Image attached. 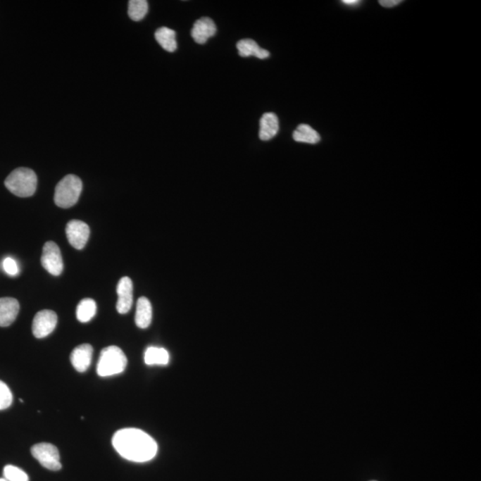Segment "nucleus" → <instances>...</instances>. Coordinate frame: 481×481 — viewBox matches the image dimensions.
I'll return each mask as SVG.
<instances>
[{
    "instance_id": "nucleus-1",
    "label": "nucleus",
    "mask_w": 481,
    "mask_h": 481,
    "mask_svg": "<svg viewBox=\"0 0 481 481\" xmlns=\"http://www.w3.org/2000/svg\"><path fill=\"white\" fill-rule=\"evenodd\" d=\"M113 446L120 456L136 463H144L154 458L158 446L152 437L139 429L118 430L113 438Z\"/></svg>"
},
{
    "instance_id": "nucleus-2",
    "label": "nucleus",
    "mask_w": 481,
    "mask_h": 481,
    "mask_svg": "<svg viewBox=\"0 0 481 481\" xmlns=\"http://www.w3.org/2000/svg\"><path fill=\"white\" fill-rule=\"evenodd\" d=\"M38 184L37 175L28 168H18L9 174L5 186L12 194L18 197H30L35 194Z\"/></svg>"
},
{
    "instance_id": "nucleus-3",
    "label": "nucleus",
    "mask_w": 481,
    "mask_h": 481,
    "mask_svg": "<svg viewBox=\"0 0 481 481\" xmlns=\"http://www.w3.org/2000/svg\"><path fill=\"white\" fill-rule=\"evenodd\" d=\"M127 364V356L122 349L116 346H109L100 353L97 375L101 377L119 375L126 369Z\"/></svg>"
},
{
    "instance_id": "nucleus-4",
    "label": "nucleus",
    "mask_w": 481,
    "mask_h": 481,
    "mask_svg": "<svg viewBox=\"0 0 481 481\" xmlns=\"http://www.w3.org/2000/svg\"><path fill=\"white\" fill-rule=\"evenodd\" d=\"M82 192V182L75 175H67L56 187L55 203L57 206L68 208L74 206Z\"/></svg>"
},
{
    "instance_id": "nucleus-5",
    "label": "nucleus",
    "mask_w": 481,
    "mask_h": 481,
    "mask_svg": "<svg viewBox=\"0 0 481 481\" xmlns=\"http://www.w3.org/2000/svg\"><path fill=\"white\" fill-rule=\"evenodd\" d=\"M32 454L43 467L50 470L62 468L60 454L56 446L50 443H39L32 447Z\"/></svg>"
},
{
    "instance_id": "nucleus-6",
    "label": "nucleus",
    "mask_w": 481,
    "mask_h": 481,
    "mask_svg": "<svg viewBox=\"0 0 481 481\" xmlns=\"http://www.w3.org/2000/svg\"><path fill=\"white\" fill-rule=\"evenodd\" d=\"M42 264L43 268L52 275H60L63 269L61 251L58 245L54 242H48L44 244Z\"/></svg>"
},
{
    "instance_id": "nucleus-7",
    "label": "nucleus",
    "mask_w": 481,
    "mask_h": 481,
    "mask_svg": "<svg viewBox=\"0 0 481 481\" xmlns=\"http://www.w3.org/2000/svg\"><path fill=\"white\" fill-rule=\"evenodd\" d=\"M57 325V315L52 311H42L37 313L32 323V332L36 338L42 339L49 336Z\"/></svg>"
},
{
    "instance_id": "nucleus-8",
    "label": "nucleus",
    "mask_w": 481,
    "mask_h": 481,
    "mask_svg": "<svg viewBox=\"0 0 481 481\" xmlns=\"http://www.w3.org/2000/svg\"><path fill=\"white\" fill-rule=\"evenodd\" d=\"M90 230L85 222L80 220L70 221L66 225V237L69 243L77 250H82L89 240Z\"/></svg>"
},
{
    "instance_id": "nucleus-9",
    "label": "nucleus",
    "mask_w": 481,
    "mask_h": 481,
    "mask_svg": "<svg viewBox=\"0 0 481 481\" xmlns=\"http://www.w3.org/2000/svg\"><path fill=\"white\" fill-rule=\"evenodd\" d=\"M117 294V311L120 314H127L133 304V282L130 277H123L118 282Z\"/></svg>"
},
{
    "instance_id": "nucleus-10",
    "label": "nucleus",
    "mask_w": 481,
    "mask_h": 481,
    "mask_svg": "<svg viewBox=\"0 0 481 481\" xmlns=\"http://www.w3.org/2000/svg\"><path fill=\"white\" fill-rule=\"evenodd\" d=\"M216 32L217 27L213 20L208 18H201L194 23L191 31V36L195 42L204 45L208 39L213 38Z\"/></svg>"
},
{
    "instance_id": "nucleus-11",
    "label": "nucleus",
    "mask_w": 481,
    "mask_h": 481,
    "mask_svg": "<svg viewBox=\"0 0 481 481\" xmlns=\"http://www.w3.org/2000/svg\"><path fill=\"white\" fill-rule=\"evenodd\" d=\"M93 347L89 344H82L73 349L70 354V362L73 368L80 373L86 372L92 364Z\"/></svg>"
},
{
    "instance_id": "nucleus-12",
    "label": "nucleus",
    "mask_w": 481,
    "mask_h": 481,
    "mask_svg": "<svg viewBox=\"0 0 481 481\" xmlns=\"http://www.w3.org/2000/svg\"><path fill=\"white\" fill-rule=\"evenodd\" d=\"M20 305L18 299L13 298H0V326L6 327L11 325L18 318Z\"/></svg>"
},
{
    "instance_id": "nucleus-13",
    "label": "nucleus",
    "mask_w": 481,
    "mask_h": 481,
    "mask_svg": "<svg viewBox=\"0 0 481 481\" xmlns=\"http://www.w3.org/2000/svg\"><path fill=\"white\" fill-rule=\"evenodd\" d=\"M279 131V120L277 114L274 113H264L260 122V132L258 136L263 141H268L275 136Z\"/></svg>"
},
{
    "instance_id": "nucleus-14",
    "label": "nucleus",
    "mask_w": 481,
    "mask_h": 481,
    "mask_svg": "<svg viewBox=\"0 0 481 481\" xmlns=\"http://www.w3.org/2000/svg\"><path fill=\"white\" fill-rule=\"evenodd\" d=\"M239 55L242 57L255 56L258 59H267L270 53L261 49L256 42L251 39H241L237 44Z\"/></svg>"
},
{
    "instance_id": "nucleus-15",
    "label": "nucleus",
    "mask_w": 481,
    "mask_h": 481,
    "mask_svg": "<svg viewBox=\"0 0 481 481\" xmlns=\"http://www.w3.org/2000/svg\"><path fill=\"white\" fill-rule=\"evenodd\" d=\"M152 318L153 308L149 299L146 297H141L137 301L136 318H135L137 327L141 329L149 327L151 323H152Z\"/></svg>"
},
{
    "instance_id": "nucleus-16",
    "label": "nucleus",
    "mask_w": 481,
    "mask_h": 481,
    "mask_svg": "<svg viewBox=\"0 0 481 481\" xmlns=\"http://www.w3.org/2000/svg\"><path fill=\"white\" fill-rule=\"evenodd\" d=\"M156 39L161 48L167 52L173 53L177 49L176 32L168 27H161L156 32Z\"/></svg>"
},
{
    "instance_id": "nucleus-17",
    "label": "nucleus",
    "mask_w": 481,
    "mask_h": 481,
    "mask_svg": "<svg viewBox=\"0 0 481 481\" xmlns=\"http://www.w3.org/2000/svg\"><path fill=\"white\" fill-rule=\"evenodd\" d=\"M169 361V352L163 348L150 347L144 353V362L148 366H166Z\"/></svg>"
},
{
    "instance_id": "nucleus-18",
    "label": "nucleus",
    "mask_w": 481,
    "mask_h": 481,
    "mask_svg": "<svg viewBox=\"0 0 481 481\" xmlns=\"http://www.w3.org/2000/svg\"><path fill=\"white\" fill-rule=\"evenodd\" d=\"M294 139L296 142L316 144L320 141L321 137L317 131L307 124H301L294 132Z\"/></svg>"
},
{
    "instance_id": "nucleus-19",
    "label": "nucleus",
    "mask_w": 481,
    "mask_h": 481,
    "mask_svg": "<svg viewBox=\"0 0 481 481\" xmlns=\"http://www.w3.org/2000/svg\"><path fill=\"white\" fill-rule=\"evenodd\" d=\"M96 304L92 299H84L77 307V318L82 323H87L95 317Z\"/></svg>"
},
{
    "instance_id": "nucleus-20",
    "label": "nucleus",
    "mask_w": 481,
    "mask_h": 481,
    "mask_svg": "<svg viewBox=\"0 0 481 481\" xmlns=\"http://www.w3.org/2000/svg\"><path fill=\"white\" fill-rule=\"evenodd\" d=\"M127 13L133 21H141L147 15L148 2L146 0H130Z\"/></svg>"
},
{
    "instance_id": "nucleus-21",
    "label": "nucleus",
    "mask_w": 481,
    "mask_h": 481,
    "mask_svg": "<svg viewBox=\"0 0 481 481\" xmlns=\"http://www.w3.org/2000/svg\"><path fill=\"white\" fill-rule=\"evenodd\" d=\"M5 479L8 481H29V477L23 470L13 466L4 468Z\"/></svg>"
},
{
    "instance_id": "nucleus-22",
    "label": "nucleus",
    "mask_w": 481,
    "mask_h": 481,
    "mask_svg": "<svg viewBox=\"0 0 481 481\" xmlns=\"http://www.w3.org/2000/svg\"><path fill=\"white\" fill-rule=\"evenodd\" d=\"M13 395L11 390L5 382L0 381V410L8 408L12 405Z\"/></svg>"
},
{
    "instance_id": "nucleus-23",
    "label": "nucleus",
    "mask_w": 481,
    "mask_h": 481,
    "mask_svg": "<svg viewBox=\"0 0 481 481\" xmlns=\"http://www.w3.org/2000/svg\"><path fill=\"white\" fill-rule=\"evenodd\" d=\"M2 265L3 269H4V271L6 274L12 275V277L19 274V267L18 262L13 260V258H6L5 260L3 261Z\"/></svg>"
},
{
    "instance_id": "nucleus-24",
    "label": "nucleus",
    "mask_w": 481,
    "mask_h": 481,
    "mask_svg": "<svg viewBox=\"0 0 481 481\" xmlns=\"http://www.w3.org/2000/svg\"><path fill=\"white\" fill-rule=\"evenodd\" d=\"M400 0H380L379 3L385 8H393L401 3Z\"/></svg>"
},
{
    "instance_id": "nucleus-25",
    "label": "nucleus",
    "mask_w": 481,
    "mask_h": 481,
    "mask_svg": "<svg viewBox=\"0 0 481 481\" xmlns=\"http://www.w3.org/2000/svg\"><path fill=\"white\" fill-rule=\"evenodd\" d=\"M342 2L343 4L349 6L356 5L359 3L358 0H343Z\"/></svg>"
},
{
    "instance_id": "nucleus-26",
    "label": "nucleus",
    "mask_w": 481,
    "mask_h": 481,
    "mask_svg": "<svg viewBox=\"0 0 481 481\" xmlns=\"http://www.w3.org/2000/svg\"><path fill=\"white\" fill-rule=\"evenodd\" d=\"M0 481H8L6 479H0Z\"/></svg>"
}]
</instances>
